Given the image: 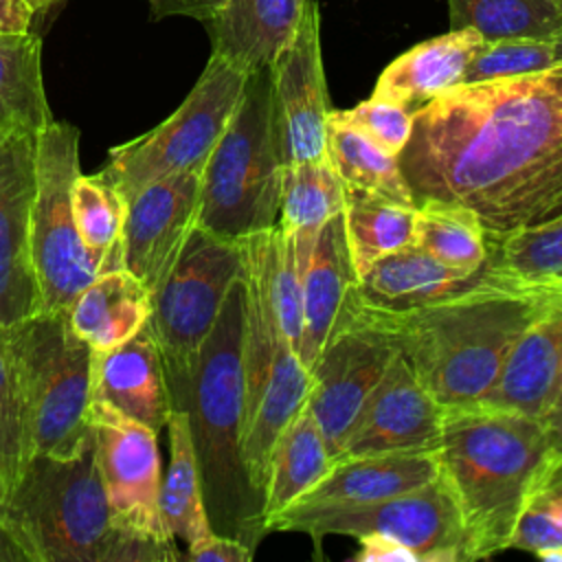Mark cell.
<instances>
[{"instance_id": "obj_48", "label": "cell", "mask_w": 562, "mask_h": 562, "mask_svg": "<svg viewBox=\"0 0 562 562\" xmlns=\"http://www.w3.org/2000/svg\"><path fill=\"white\" fill-rule=\"evenodd\" d=\"M536 558H540V560H547V562H562V547H555V549H547V551H540Z\"/></svg>"}, {"instance_id": "obj_37", "label": "cell", "mask_w": 562, "mask_h": 562, "mask_svg": "<svg viewBox=\"0 0 562 562\" xmlns=\"http://www.w3.org/2000/svg\"><path fill=\"white\" fill-rule=\"evenodd\" d=\"M509 547L533 555L562 547V450L551 448L538 468L516 520Z\"/></svg>"}, {"instance_id": "obj_18", "label": "cell", "mask_w": 562, "mask_h": 562, "mask_svg": "<svg viewBox=\"0 0 562 562\" xmlns=\"http://www.w3.org/2000/svg\"><path fill=\"white\" fill-rule=\"evenodd\" d=\"M35 195V136L0 138V325L40 312L29 226Z\"/></svg>"}, {"instance_id": "obj_5", "label": "cell", "mask_w": 562, "mask_h": 562, "mask_svg": "<svg viewBox=\"0 0 562 562\" xmlns=\"http://www.w3.org/2000/svg\"><path fill=\"white\" fill-rule=\"evenodd\" d=\"M0 536L11 558L31 562H171L123 533L110 512L94 441L77 457H31L0 505Z\"/></svg>"}, {"instance_id": "obj_44", "label": "cell", "mask_w": 562, "mask_h": 562, "mask_svg": "<svg viewBox=\"0 0 562 562\" xmlns=\"http://www.w3.org/2000/svg\"><path fill=\"white\" fill-rule=\"evenodd\" d=\"M540 422L547 428V435L551 439L553 450H562V373H560L553 400H551L549 408L544 411V415L540 417Z\"/></svg>"}, {"instance_id": "obj_41", "label": "cell", "mask_w": 562, "mask_h": 562, "mask_svg": "<svg viewBox=\"0 0 562 562\" xmlns=\"http://www.w3.org/2000/svg\"><path fill=\"white\" fill-rule=\"evenodd\" d=\"M182 558L191 562H250L255 558V549L239 538L211 531L187 544V553Z\"/></svg>"}, {"instance_id": "obj_9", "label": "cell", "mask_w": 562, "mask_h": 562, "mask_svg": "<svg viewBox=\"0 0 562 562\" xmlns=\"http://www.w3.org/2000/svg\"><path fill=\"white\" fill-rule=\"evenodd\" d=\"M248 72L211 53L184 101L149 132L108 151L101 169L130 202L147 184L202 169L244 94Z\"/></svg>"}, {"instance_id": "obj_46", "label": "cell", "mask_w": 562, "mask_h": 562, "mask_svg": "<svg viewBox=\"0 0 562 562\" xmlns=\"http://www.w3.org/2000/svg\"><path fill=\"white\" fill-rule=\"evenodd\" d=\"M151 18H167L173 15V2L171 0H149Z\"/></svg>"}, {"instance_id": "obj_3", "label": "cell", "mask_w": 562, "mask_h": 562, "mask_svg": "<svg viewBox=\"0 0 562 562\" xmlns=\"http://www.w3.org/2000/svg\"><path fill=\"white\" fill-rule=\"evenodd\" d=\"M171 406L187 413L204 505L213 531L252 549L268 533L263 501L241 459L244 428V283L231 288L220 318L184 375H167Z\"/></svg>"}, {"instance_id": "obj_29", "label": "cell", "mask_w": 562, "mask_h": 562, "mask_svg": "<svg viewBox=\"0 0 562 562\" xmlns=\"http://www.w3.org/2000/svg\"><path fill=\"white\" fill-rule=\"evenodd\" d=\"M50 121L40 33H0V138L35 136Z\"/></svg>"}, {"instance_id": "obj_42", "label": "cell", "mask_w": 562, "mask_h": 562, "mask_svg": "<svg viewBox=\"0 0 562 562\" xmlns=\"http://www.w3.org/2000/svg\"><path fill=\"white\" fill-rule=\"evenodd\" d=\"M356 540L360 542V549L356 551L353 562H419L408 547L389 536L367 533Z\"/></svg>"}, {"instance_id": "obj_32", "label": "cell", "mask_w": 562, "mask_h": 562, "mask_svg": "<svg viewBox=\"0 0 562 562\" xmlns=\"http://www.w3.org/2000/svg\"><path fill=\"white\" fill-rule=\"evenodd\" d=\"M325 156L342 178L345 187L373 191L395 202L415 206V198L400 167V158L382 149L362 130L351 125L340 110L329 112Z\"/></svg>"}, {"instance_id": "obj_34", "label": "cell", "mask_w": 562, "mask_h": 562, "mask_svg": "<svg viewBox=\"0 0 562 562\" xmlns=\"http://www.w3.org/2000/svg\"><path fill=\"white\" fill-rule=\"evenodd\" d=\"M72 220L83 248L90 252L97 274L123 268L121 241L127 213V200L103 173H77L70 191Z\"/></svg>"}, {"instance_id": "obj_2", "label": "cell", "mask_w": 562, "mask_h": 562, "mask_svg": "<svg viewBox=\"0 0 562 562\" xmlns=\"http://www.w3.org/2000/svg\"><path fill=\"white\" fill-rule=\"evenodd\" d=\"M553 299L509 288L490 272L463 292L406 310L369 305L358 296L443 408L476 404L496 382L520 334Z\"/></svg>"}, {"instance_id": "obj_27", "label": "cell", "mask_w": 562, "mask_h": 562, "mask_svg": "<svg viewBox=\"0 0 562 562\" xmlns=\"http://www.w3.org/2000/svg\"><path fill=\"white\" fill-rule=\"evenodd\" d=\"M485 270L509 288L560 296L562 211L538 224L487 233Z\"/></svg>"}, {"instance_id": "obj_11", "label": "cell", "mask_w": 562, "mask_h": 562, "mask_svg": "<svg viewBox=\"0 0 562 562\" xmlns=\"http://www.w3.org/2000/svg\"><path fill=\"white\" fill-rule=\"evenodd\" d=\"M241 270V241L200 226L193 228L176 263L151 292L147 323L160 347L167 375L191 371Z\"/></svg>"}, {"instance_id": "obj_21", "label": "cell", "mask_w": 562, "mask_h": 562, "mask_svg": "<svg viewBox=\"0 0 562 562\" xmlns=\"http://www.w3.org/2000/svg\"><path fill=\"white\" fill-rule=\"evenodd\" d=\"M562 373V296H555L520 334L496 382L476 402L540 419Z\"/></svg>"}, {"instance_id": "obj_43", "label": "cell", "mask_w": 562, "mask_h": 562, "mask_svg": "<svg viewBox=\"0 0 562 562\" xmlns=\"http://www.w3.org/2000/svg\"><path fill=\"white\" fill-rule=\"evenodd\" d=\"M37 13L26 0H0V33L35 31Z\"/></svg>"}, {"instance_id": "obj_16", "label": "cell", "mask_w": 562, "mask_h": 562, "mask_svg": "<svg viewBox=\"0 0 562 562\" xmlns=\"http://www.w3.org/2000/svg\"><path fill=\"white\" fill-rule=\"evenodd\" d=\"M202 169H187L147 184L127 202L121 261L154 292L198 226Z\"/></svg>"}, {"instance_id": "obj_4", "label": "cell", "mask_w": 562, "mask_h": 562, "mask_svg": "<svg viewBox=\"0 0 562 562\" xmlns=\"http://www.w3.org/2000/svg\"><path fill=\"white\" fill-rule=\"evenodd\" d=\"M551 448L536 417L485 404L443 408L439 472L463 520L468 562L509 549L529 485Z\"/></svg>"}, {"instance_id": "obj_17", "label": "cell", "mask_w": 562, "mask_h": 562, "mask_svg": "<svg viewBox=\"0 0 562 562\" xmlns=\"http://www.w3.org/2000/svg\"><path fill=\"white\" fill-rule=\"evenodd\" d=\"M441 426L443 406L397 353L358 413L338 459L382 452H437Z\"/></svg>"}, {"instance_id": "obj_22", "label": "cell", "mask_w": 562, "mask_h": 562, "mask_svg": "<svg viewBox=\"0 0 562 562\" xmlns=\"http://www.w3.org/2000/svg\"><path fill=\"white\" fill-rule=\"evenodd\" d=\"M356 288L358 274L351 263L342 213H338L321 226L303 283L299 358L307 369L316 362Z\"/></svg>"}, {"instance_id": "obj_47", "label": "cell", "mask_w": 562, "mask_h": 562, "mask_svg": "<svg viewBox=\"0 0 562 562\" xmlns=\"http://www.w3.org/2000/svg\"><path fill=\"white\" fill-rule=\"evenodd\" d=\"M26 2L35 9L37 15H46V13H50L57 4H61L64 0H26Z\"/></svg>"}, {"instance_id": "obj_12", "label": "cell", "mask_w": 562, "mask_h": 562, "mask_svg": "<svg viewBox=\"0 0 562 562\" xmlns=\"http://www.w3.org/2000/svg\"><path fill=\"white\" fill-rule=\"evenodd\" d=\"M268 531H301L312 536L316 547L331 533L351 538L382 533L408 547L419 562H468L463 520L441 472L417 490L371 505L272 518Z\"/></svg>"}, {"instance_id": "obj_24", "label": "cell", "mask_w": 562, "mask_h": 562, "mask_svg": "<svg viewBox=\"0 0 562 562\" xmlns=\"http://www.w3.org/2000/svg\"><path fill=\"white\" fill-rule=\"evenodd\" d=\"M485 40L472 29H448L397 55L378 77L371 97L411 112L463 81L470 59Z\"/></svg>"}, {"instance_id": "obj_26", "label": "cell", "mask_w": 562, "mask_h": 562, "mask_svg": "<svg viewBox=\"0 0 562 562\" xmlns=\"http://www.w3.org/2000/svg\"><path fill=\"white\" fill-rule=\"evenodd\" d=\"M66 314L72 331L92 351H108L149 321L151 292L125 268L103 270L75 296Z\"/></svg>"}, {"instance_id": "obj_36", "label": "cell", "mask_w": 562, "mask_h": 562, "mask_svg": "<svg viewBox=\"0 0 562 562\" xmlns=\"http://www.w3.org/2000/svg\"><path fill=\"white\" fill-rule=\"evenodd\" d=\"M448 29H472L485 42L507 37H555L562 15L553 0H446Z\"/></svg>"}, {"instance_id": "obj_30", "label": "cell", "mask_w": 562, "mask_h": 562, "mask_svg": "<svg viewBox=\"0 0 562 562\" xmlns=\"http://www.w3.org/2000/svg\"><path fill=\"white\" fill-rule=\"evenodd\" d=\"M167 432L169 463L160 483V514L167 531L191 544L211 533L213 527L204 505L198 457L184 411H171Z\"/></svg>"}, {"instance_id": "obj_33", "label": "cell", "mask_w": 562, "mask_h": 562, "mask_svg": "<svg viewBox=\"0 0 562 562\" xmlns=\"http://www.w3.org/2000/svg\"><path fill=\"white\" fill-rule=\"evenodd\" d=\"M413 246L459 272L474 274L487 261V233L465 204L426 198L413 211Z\"/></svg>"}, {"instance_id": "obj_23", "label": "cell", "mask_w": 562, "mask_h": 562, "mask_svg": "<svg viewBox=\"0 0 562 562\" xmlns=\"http://www.w3.org/2000/svg\"><path fill=\"white\" fill-rule=\"evenodd\" d=\"M305 0H226L206 20L211 53L237 68H268L299 29Z\"/></svg>"}, {"instance_id": "obj_39", "label": "cell", "mask_w": 562, "mask_h": 562, "mask_svg": "<svg viewBox=\"0 0 562 562\" xmlns=\"http://www.w3.org/2000/svg\"><path fill=\"white\" fill-rule=\"evenodd\" d=\"M558 64L553 37H507L483 42L468 64L461 83L507 79L540 72Z\"/></svg>"}, {"instance_id": "obj_19", "label": "cell", "mask_w": 562, "mask_h": 562, "mask_svg": "<svg viewBox=\"0 0 562 562\" xmlns=\"http://www.w3.org/2000/svg\"><path fill=\"white\" fill-rule=\"evenodd\" d=\"M437 474V452H382L336 459L331 470L310 492L274 518L345 512L371 505L417 490L430 483Z\"/></svg>"}, {"instance_id": "obj_50", "label": "cell", "mask_w": 562, "mask_h": 562, "mask_svg": "<svg viewBox=\"0 0 562 562\" xmlns=\"http://www.w3.org/2000/svg\"><path fill=\"white\" fill-rule=\"evenodd\" d=\"M553 4H555V9H558V13L562 15V0H553Z\"/></svg>"}, {"instance_id": "obj_38", "label": "cell", "mask_w": 562, "mask_h": 562, "mask_svg": "<svg viewBox=\"0 0 562 562\" xmlns=\"http://www.w3.org/2000/svg\"><path fill=\"white\" fill-rule=\"evenodd\" d=\"M29 441L22 397L0 325V505L9 501L29 463Z\"/></svg>"}, {"instance_id": "obj_40", "label": "cell", "mask_w": 562, "mask_h": 562, "mask_svg": "<svg viewBox=\"0 0 562 562\" xmlns=\"http://www.w3.org/2000/svg\"><path fill=\"white\" fill-rule=\"evenodd\" d=\"M340 114L397 158L411 138L413 112L400 103L369 97L351 110H340Z\"/></svg>"}, {"instance_id": "obj_49", "label": "cell", "mask_w": 562, "mask_h": 562, "mask_svg": "<svg viewBox=\"0 0 562 562\" xmlns=\"http://www.w3.org/2000/svg\"><path fill=\"white\" fill-rule=\"evenodd\" d=\"M553 44H555V57H558V64L562 61V33L553 37Z\"/></svg>"}, {"instance_id": "obj_20", "label": "cell", "mask_w": 562, "mask_h": 562, "mask_svg": "<svg viewBox=\"0 0 562 562\" xmlns=\"http://www.w3.org/2000/svg\"><path fill=\"white\" fill-rule=\"evenodd\" d=\"M92 400L110 404L156 435L167 428L173 406L165 360L149 323L125 342L94 351Z\"/></svg>"}, {"instance_id": "obj_45", "label": "cell", "mask_w": 562, "mask_h": 562, "mask_svg": "<svg viewBox=\"0 0 562 562\" xmlns=\"http://www.w3.org/2000/svg\"><path fill=\"white\" fill-rule=\"evenodd\" d=\"M173 15H189L200 22L211 20L226 0H171Z\"/></svg>"}, {"instance_id": "obj_28", "label": "cell", "mask_w": 562, "mask_h": 562, "mask_svg": "<svg viewBox=\"0 0 562 562\" xmlns=\"http://www.w3.org/2000/svg\"><path fill=\"white\" fill-rule=\"evenodd\" d=\"M334 454L307 406L283 428L270 452L263 490V520L288 509L334 465ZM268 531V529H266Z\"/></svg>"}, {"instance_id": "obj_6", "label": "cell", "mask_w": 562, "mask_h": 562, "mask_svg": "<svg viewBox=\"0 0 562 562\" xmlns=\"http://www.w3.org/2000/svg\"><path fill=\"white\" fill-rule=\"evenodd\" d=\"M4 327V325H2ZM29 454L70 459L92 441L94 351L72 331L66 310L35 312L4 327Z\"/></svg>"}, {"instance_id": "obj_8", "label": "cell", "mask_w": 562, "mask_h": 562, "mask_svg": "<svg viewBox=\"0 0 562 562\" xmlns=\"http://www.w3.org/2000/svg\"><path fill=\"white\" fill-rule=\"evenodd\" d=\"M244 248V428L241 459L263 501L272 446L307 404L312 373L283 334L270 303L263 268L250 237Z\"/></svg>"}, {"instance_id": "obj_14", "label": "cell", "mask_w": 562, "mask_h": 562, "mask_svg": "<svg viewBox=\"0 0 562 562\" xmlns=\"http://www.w3.org/2000/svg\"><path fill=\"white\" fill-rule=\"evenodd\" d=\"M393 338L362 310L356 290L345 303L331 336L310 367L307 408L338 459L367 397L397 356Z\"/></svg>"}, {"instance_id": "obj_25", "label": "cell", "mask_w": 562, "mask_h": 562, "mask_svg": "<svg viewBox=\"0 0 562 562\" xmlns=\"http://www.w3.org/2000/svg\"><path fill=\"white\" fill-rule=\"evenodd\" d=\"M485 277V266L474 274L459 272L411 244L375 261L360 277L356 290L369 305L406 310L463 292Z\"/></svg>"}, {"instance_id": "obj_1", "label": "cell", "mask_w": 562, "mask_h": 562, "mask_svg": "<svg viewBox=\"0 0 562 562\" xmlns=\"http://www.w3.org/2000/svg\"><path fill=\"white\" fill-rule=\"evenodd\" d=\"M400 167L415 204H465L485 233L553 217L562 211V61L457 83L419 105Z\"/></svg>"}, {"instance_id": "obj_35", "label": "cell", "mask_w": 562, "mask_h": 562, "mask_svg": "<svg viewBox=\"0 0 562 562\" xmlns=\"http://www.w3.org/2000/svg\"><path fill=\"white\" fill-rule=\"evenodd\" d=\"M345 189L327 156L283 165L277 224L288 231H318L327 220L342 213Z\"/></svg>"}, {"instance_id": "obj_15", "label": "cell", "mask_w": 562, "mask_h": 562, "mask_svg": "<svg viewBox=\"0 0 562 562\" xmlns=\"http://www.w3.org/2000/svg\"><path fill=\"white\" fill-rule=\"evenodd\" d=\"M270 103L283 165L325 158L331 108L316 0H305L294 37L270 64Z\"/></svg>"}, {"instance_id": "obj_13", "label": "cell", "mask_w": 562, "mask_h": 562, "mask_svg": "<svg viewBox=\"0 0 562 562\" xmlns=\"http://www.w3.org/2000/svg\"><path fill=\"white\" fill-rule=\"evenodd\" d=\"M90 424L97 470L116 527L160 549L171 562L180 560L182 553L160 514L162 463L158 435L99 400L90 404Z\"/></svg>"}, {"instance_id": "obj_10", "label": "cell", "mask_w": 562, "mask_h": 562, "mask_svg": "<svg viewBox=\"0 0 562 562\" xmlns=\"http://www.w3.org/2000/svg\"><path fill=\"white\" fill-rule=\"evenodd\" d=\"M79 171V130L53 119L35 134V195L29 226L31 263L44 312L68 310L97 277V266L72 220L70 191Z\"/></svg>"}, {"instance_id": "obj_31", "label": "cell", "mask_w": 562, "mask_h": 562, "mask_svg": "<svg viewBox=\"0 0 562 562\" xmlns=\"http://www.w3.org/2000/svg\"><path fill=\"white\" fill-rule=\"evenodd\" d=\"M413 211L373 191L345 189L342 222L358 281L375 261L413 244Z\"/></svg>"}, {"instance_id": "obj_7", "label": "cell", "mask_w": 562, "mask_h": 562, "mask_svg": "<svg viewBox=\"0 0 562 562\" xmlns=\"http://www.w3.org/2000/svg\"><path fill=\"white\" fill-rule=\"evenodd\" d=\"M281 169L268 66L248 75L239 105L202 167L198 226L235 241L270 231L279 220Z\"/></svg>"}]
</instances>
